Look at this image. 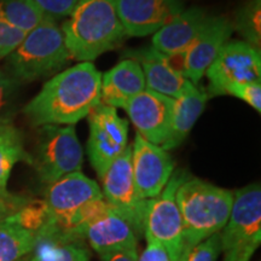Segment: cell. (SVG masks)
<instances>
[{"label":"cell","instance_id":"33","mask_svg":"<svg viewBox=\"0 0 261 261\" xmlns=\"http://www.w3.org/2000/svg\"><path fill=\"white\" fill-rule=\"evenodd\" d=\"M256 250L242 249V250H228L225 252L224 261H249Z\"/></svg>","mask_w":261,"mask_h":261},{"label":"cell","instance_id":"4","mask_svg":"<svg viewBox=\"0 0 261 261\" xmlns=\"http://www.w3.org/2000/svg\"><path fill=\"white\" fill-rule=\"evenodd\" d=\"M70 55L56 21L46 18L27 33L23 41L9 56L10 76L17 83H28L60 73Z\"/></svg>","mask_w":261,"mask_h":261},{"label":"cell","instance_id":"29","mask_svg":"<svg viewBox=\"0 0 261 261\" xmlns=\"http://www.w3.org/2000/svg\"><path fill=\"white\" fill-rule=\"evenodd\" d=\"M225 94L234 96L254 108L257 113L261 112V85L260 83L237 84L226 90Z\"/></svg>","mask_w":261,"mask_h":261},{"label":"cell","instance_id":"5","mask_svg":"<svg viewBox=\"0 0 261 261\" xmlns=\"http://www.w3.org/2000/svg\"><path fill=\"white\" fill-rule=\"evenodd\" d=\"M99 198H103L99 185L81 172L70 173L52 182L45 200L48 212L45 234L69 238L65 236V231L74 215L87 203Z\"/></svg>","mask_w":261,"mask_h":261},{"label":"cell","instance_id":"10","mask_svg":"<svg viewBox=\"0 0 261 261\" xmlns=\"http://www.w3.org/2000/svg\"><path fill=\"white\" fill-rule=\"evenodd\" d=\"M221 247L228 250H256L261 243V189L252 184L233 192L227 223L220 231Z\"/></svg>","mask_w":261,"mask_h":261},{"label":"cell","instance_id":"14","mask_svg":"<svg viewBox=\"0 0 261 261\" xmlns=\"http://www.w3.org/2000/svg\"><path fill=\"white\" fill-rule=\"evenodd\" d=\"M233 29V24L226 17L210 16L204 28L181 56V73L191 84L200 83L221 47L228 41Z\"/></svg>","mask_w":261,"mask_h":261},{"label":"cell","instance_id":"21","mask_svg":"<svg viewBox=\"0 0 261 261\" xmlns=\"http://www.w3.org/2000/svg\"><path fill=\"white\" fill-rule=\"evenodd\" d=\"M25 261H90L91 253L76 238L40 237Z\"/></svg>","mask_w":261,"mask_h":261},{"label":"cell","instance_id":"28","mask_svg":"<svg viewBox=\"0 0 261 261\" xmlns=\"http://www.w3.org/2000/svg\"><path fill=\"white\" fill-rule=\"evenodd\" d=\"M27 33L19 31L0 18V60L10 56L23 41Z\"/></svg>","mask_w":261,"mask_h":261},{"label":"cell","instance_id":"31","mask_svg":"<svg viewBox=\"0 0 261 261\" xmlns=\"http://www.w3.org/2000/svg\"><path fill=\"white\" fill-rule=\"evenodd\" d=\"M138 261H172L168 253L158 243H148L143 253L138 256Z\"/></svg>","mask_w":261,"mask_h":261},{"label":"cell","instance_id":"7","mask_svg":"<svg viewBox=\"0 0 261 261\" xmlns=\"http://www.w3.org/2000/svg\"><path fill=\"white\" fill-rule=\"evenodd\" d=\"M39 135L37 159L33 163L42 181L50 185L81 171L84 151L73 126H42Z\"/></svg>","mask_w":261,"mask_h":261},{"label":"cell","instance_id":"11","mask_svg":"<svg viewBox=\"0 0 261 261\" xmlns=\"http://www.w3.org/2000/svg\"><path fill=\"white\" fill-rule=\"evenodd\" d=\"M205 75L213 94H225L232 85L260 83V52L246 41H227Z\"/></svg>","mask_w":261,"mask_h":261},{"label":"cell","instance_id":"32","mask_svg":"<svg viewBox=\"0 0 261 261\" xmlns=\"http://www.w3.org/2000/svg\"><path fill=\"white\" fill-rule=\"evenodd\" d=\"M138 249L130 248V249H122L107 254L100 256V259L102 261H138Z\"/></svg>","mask_w":261,"mask_h":261},{"label":"cell","instance_id":"26","mask_svg":"<svg viewBox=\"0 0 261 261\" xmlns=\"http://www.w3.org/2000/svg\"><path fill=\"white\" fill-rule=\"evenodd\" d=\"M18 84L14 77L0 71V125H11L14 120Z\"/></svg>","mask_w":261,"mask_h":261},{"label":"cell","instance_id":"24","mask_svg":"<svg viewBox=\"0 0 261 261\" xmlns=\"http://www.w3.org/2000/svg\"><path fill=\"white\" fill-rule=\"evenodd\" d=\"M0 18L19 31L29 33L47 17L34 0H0Z\"/></svg>","mask_w":261,"mask_h":261},{"label":"cell","instance_id":"2","mask_svg":"<svg viewBox=\"0 0 261 261\" xmlns=\"http://www.w3.org/2000/svg\"><path fill=\"white\" fill-rule=\"evenodd\" d=\"M61 29L70 60L77 62H92L127 37L114 0H77Z\"/></svg>","mask_w":261,"mask_h":261},{"label":"cell","instance_id":"9","mask_svg":"<svg viewBox=\"0 0 261 261\" xmlns=\"http://www.w3.org/2000/svg\"><path fill=\"white\" fill-rule=\"evenodd\" d=\"M128 146V122L119 116L115 108L99 106L90 113L87 152L90 162L102 179L112 163Z\"/></svg>","mask_w":261,"mask_h":261},{"label":"cell","instance_id":"15","mask_svg":"<svg viewBox=\"0 0 261 261\" xmlns=\"http://www.w3.org/2000/svg\"><path fill=\"white\" fill-rule=\"evenodd\" d=\"M174 99L145 89L127 103L125 110L140 136L161 146L171 127Z\"/></svg>","mask_w":261,"mask_h":261},{"label":"cell","instance_id":"8","mask_svg":"<svg viewBox=\"0 0 261 261\" xmlns=\"http://www.w3.org/2000/svg\"><path fill=\"white\" fill-rule=\"evenodd\" d=\"M103 198L132 226L137 236L144 231L149 200L140 197L132 171V145L112 163L102 177Z\"/></svg>","mask_w":261,"mask_h":261},{"label":"cell","instance_id":"27","mask_svg":"<svg viewBox=\"0 0 261 261\" xmlns=\"http://www.w3.org/2000/svg\"><path fill=\"white\" fill-rule=\"evenodd\" d=\"M221 252V237L220 232H218L196 244L189 252L185 261H217Z\"/></svg>","mask_w":261,"mask_h":261},{"label":"cell","instance_id":"18","mask_svg":"<svg viewBox=\"0 0 261 261\" xmlns=\"http://www.w3.org/2000/svg\"><path fill=\"white\" fill-rule=\"evenodd\" d=\"M83 238L99 256L122 249L137 248L138 236L132 226L113 207L96 218L84 230Z\"/></svg>","mask_w":261,"mask_h":261},{"label":"cell","instance_id":"1","mask_svg":"<svg viewBox=\"0 0 261 261\" xmlns=\"http://www.w3.org/2000/svg\"><path fill=\"white\" fill-rule=\"evenodd\" d=\"M102 74L80 62L51 77L24 108L33 126H73L100 104Z\"/></svg>","mask_w":261,"mask_h":261},{"label":"cell","instance_id":"34","mask_svg":"<svg viewBox=\"0 0 261 261\" xmlns=\"http://www.w3.org/2000/svg\"><path fill=\"white\" fill-rule=\"evenodd\" d=\"M17 211H18L17 205L6 204V203H2V202H0V213H4L6 215H11Z\"/></svg>","mask_w":261,"mask_h":261},{"label":"cell","instance_id":"36","mask_svg":"<svg viewBox=\"0 0 261 261\" xmlns=\"http://www.w3.org/2000/svg\"><path fill=\"white\" fill-rule=\"evenodd\" d=\"M6 217H8V215H6V214L0 213V220H3V219H4V218H6Z\"/></svg>","mask_w":261,"mask_h":261},{"label":"cell","instance_id":"17","mask_svg":"<svg viewBox=\"0 0 261 261\" xmlns=\"http://www.w3.org/2000/svg\"><path fill=\"white\" fill-rule=\"evenodd\" d=\"M138 62L145 77V89L175 99L191 86V83L174 65L152 47L128 52Z\"/></svg>","mask_w":261,"mask_h":261},{"label":"cell","instance_id":"12","mask_svg":"<svg viewBox=\"0 0 261 261\" xmlns=\"http://www.w3.org/2000/svg\"><path fill=\"white\" fill-rule=\"evenodd\" d=\"M132 171L140 197L151 200L161 194L174 171V162L161 146L137 133L132 145Z\"/></svg>","mask_w":261,"mask_h":261},{"label":"cell","instance_id":"13","mask_svg":"<svg viewBox=\"0 0 261 261\" xmlns=\"http://www.w3.org/2000/svg\"><path fill=\"white\" fill-rule=\"evenodd\" d=\"M127 37H146L184 10L181 0H114Z\"/></svg>","mask_w":261,"mask_h":261},{"label":"cell","instance_id":"20","mask_svg":"<svg viewBox=\"0 0 261 261\" xmlns=\"http://www.w3.org/2000/svg\"><path fill=\"white\" fill-rule=\"evenodd\" d=\"M207 102L208 94L194 84L181 96L175 98L168 136L161 145L163 150H172L184 142L198 117L203 113Z\"/></svg>","mask_w":261,"mask_h":261},{"label":"cell","instance_id":"25","mask_svg":"<svg viewBox=\"0 0 261 261\" xmlns=\"http://www.w3.org/2000/svg\"><path fill=\"white\" fill-rule=\"evenodd\" d=\"M236 28L246 42L259 51L261 44V0H248L237 11Z\"/></svg>","mask_w":261,"mask_h":261},{"label":"cell","instance_id":"22","mask_svg":"<svg viewBox=\"0 0 261 261\" xmlns=\"http://www.w3.org/2000/svg\"><path fill=\"white\" fill-rule=\"evenodd\" d=\"M19 161L33 163V159L23 148L21 133L12 127L8 133L0 137V202L18 205L21 202L15 200L8 192V181L12 168Z\"/></svg>","mask_w":261,"mask_h":261},{"label":"cell","instance_id":"6","mask_svg":"<svg viewBox=\"0 0 261 261\" xmlns=\"http://www.w3.org/2000/svg\"><path fill=\"white\" fill-rule=\"evenodd\" d=\"M187 174H172L161 194L149 200L144 219V236L148 243H158L172 261H180L182 252V225L175 194Z\"/></svg>","mask_w":261,"mask_h":261},{"label":"cell","instance_id":"35","mask_svg":"<svg viewBox=\"0 0 261 261\" xmlns=\"http://www.w3.org/2000/svg\"><path fill=\"white\" fill-rule=\"evenodd\" d=\"M12 127H14L12 125H0V137L4 136L5 133H8Z\"/></svg>","mask_w":261,"mask_h":261},{"label":"cell","instance_id":"19","mask_svg":"<svg viewBox=\"0 0 261 261\" xmlns=\"http://www.w3.org/2000/svg\"><path fill=\"white\" fill-rule=\"evenodd\" d=\"M145 90L142 67L135 60H123L102 76L100 102L104 106L125 109L127 103Z\"/></svg>","mask_w":261,"mask_h":261},{"label":"cell","instance_id":"23","mask_svg":"<svg viewBox=\"0 0 261 261\" xmlns=\"http://www.w3.org/2000/svg\"><path fill=\"white\" fill-rule=\"evenodd\" d=\"M38 241V232L21 226L11 215L0 220V261H17L28 255Z\"/></svg>","mask_w":261,"mask_h":261},{"label":"cell","instance_id":"30","mask_svg":"<svg viewBox=\"0 0 261 261\" xmlns=\"http://www.w3.org/2000/svg\"><path fill=\"white\" fill-rule=\"evenodd\" d=\"M47 18L62 19L69 17L77 0H34Z\"/></svg>","mask_w":261,"mask_h":261},{"label":"cell","instance_id":"16","mask_svg":"<svg viewBox=\"0 0 261 261\" xmlns=\"http://www.w3.org/2000/svg\"><path fill=\"white\" fill-rule=\"evenodd\" d=\"M210 16L200 8L182 10L152 35L151 47L167 58L181 57L204 28Z\"/></svg>","mask_w":261,"mask_h":261},{"label":"cell","instance_id":"3","mask_svg":"<svg viewBox=\"0 0 261 261\" xmlns=\"http://www.w3.org/2000/svg\"><path fill=\"white\" fill-rule=\"evenodd\" d=\"M175 198L182 225L180 261H185L196 244L223 230L232 207L233 192L187 177L179 185Z\"/></svg>","mask_w":261,"mask_h":261}]
</instances>
